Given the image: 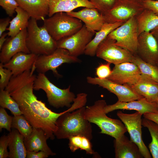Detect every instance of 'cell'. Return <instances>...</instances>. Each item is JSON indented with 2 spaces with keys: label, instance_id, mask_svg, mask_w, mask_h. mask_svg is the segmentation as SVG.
Here are the masks:
<instances>
[{
  "label": "cell",
  "instance_id": "35",
  "mask_svg": "<svg viewBox=\"0 0 158 158\" xmlns=\"http://www.w3.org/2000/svg\"><path fill=\"white\" fill-rule=\"evenodd\" d=\"M89 0L102 14L110 9L114 5L116 1V0Z\"/></svg>",
  "mask_w": 158,
  "mask_h": 158
},
{
  "label": "cell",
  "instance_id": "12",
  "mask_svg": "<svg viewBox=\"0 0 158 158\" xmlns=\"http://www.w3.org/2000/svg\"><path fill=\"white\" fill-rule=\"evenodd\" d=\"M95 32L90 31L85 25L77 32L57 41V48L67 50L72 56L78 57L84 54L85 48Z\"/></svg>",
  "mask_w": 158,
  "mask_h": 158
},
{
  "label": "cell",
  "instance_id": "16",
  "mask_svg": "<svg viewBox=\"0 0 158 158\" xmlns=\"http://www.w3.org/2000/svg\"><path fill=\"white\" fill-rule=\"evenodd\" d=\"M27 28L21 30L15 37L7 39L0 50V61L4 64L8 62L16 54L30 52L27 47L26 39Z\"/></svg>",
  "mask_w": 158,
  "mask_h": 158
},
{
  "label": "cell",
  "instance_id": "14",
  "mask_svg": "<svg viewBox=\"0 0 158 158\" xmlns=\"http://www.w3.org/2000/svg\"><path fill=\"white\" fill-rule=\"evenodd\" d=\"M136 55L144 61L158 66V43L150 32L139 35Z\"/></svg>",
  "mask_w": 158,
  "mask_h": 158
},
{
  "label": "cell",
  "instance_id": "23",
  "mask_svg": "<svg viewBox=\"0 0 158 158\" xmlns=\"http://www.w3.org/2000/svg\"><path fill=\"white\" fill-rule=\"evenodd\" d=\"M31 18L43 21L48 15L49 0H16Z\"/></svg>",
  "mask_w": 158,
  "mask_h": 158
},
{
  "label": "cell",
  "instance_id": "41",
  "mask_svg": "<svg viewBox=\"0 0 158 158\" xmlns=\"http://www.w3.org/2000/svg\"><path fill=\"white\" fill-rule=\"evenodd\" d=\"M49 156L47 153L42 151L35 152L27 151L26 158H46Z\"/></svg>",
  "mask_w": 158,
  "mask_h": 158
},
{
  "label": "cell",
  "instance_id": "31",
  "mask_svg": "<svg viewBox=\"0 0 158 158\" xmlns=\"http://www.w3.org/2000/svg\"><path fill=\"white\" fill-rule=\"evenodd\" d=\"M131 62L138 67L141 74L158 83V66L144 61L136 54H134Z\"/></svg>",
  "mask_w": 158,
  "mask_h": 158
},
{
  "label": "cell",
  "instance_id": "25",
  "mask_svg": "<svg viewBox=\"0 0 158 158\" xmlns=\"http://www.w3.org/2000/svg\"><path fill=\"white\" fill-rule=\"evenodd\" d=\"M124 23L122 22L113 23H105L100 30L95 32L94 37L86 46L84 52L85 54L90 56L96 55L97 49L100 44L111 32Z\"/></svg>",
  "mask_w": 158,
  "mask_h": 158
},
{
  "label": "cell",
  "instance_id": "36",
  "mask_svg": "<svg viewBox=\"0 0 158 158\" xmlns=\"http://www.w3.org/2000/svg\"><path fill=\"white\" fill-rule=\"evenodd\" d=\"M4 63H0V90H4L8 85L13 75L11 71L5 68L3 66Z\"/></svg>",
  "mask_w": 158,
  "mask_h": 158
},
{
  "label": "cell",
  "instance_id": "17",
  "mask_svg": "<svg viewBox=\"0 0 158 158\" xmlns=\"http://www.w3.org/2000/svg\"><path fill=\"white\" fill-rule=\"evenodd\" d=\"M134 110L143 115L146 113H157L158 110L155 102H151L143 97L140 99L127 102L118 100L115 103L107 105L104 107L106 114L118 110Z\"/></svg>",
  "mask_w": 158,
  "mask_h": 158
},
{
  "label": "cell",
  "instance_id": "30",
  "mask_svg": "<svg viewBox=\"0 0 158 158\" xmlns=\"http://www.w3.org/2000/svg\"><path fill=\"white\" fill-rule=\"evenodd\" d=\"M142 124L148 130L152 138V141L148 147L153 158H158V125L150 120L142 119Z\"/></svg>",
  "mask_w": 158,
  "mask_h": 158
},
{
  "label": "cell",
  "instance_id": "21",
  "mask_svg": "<svg viewBox=\"0 0 158 158\" xmlns=\"http://www.w3.org/2000/svg\"><path fill=\"white\" fill-rule=\"evenodd\" d=\"M126 85L150 102H155L158 97V83L142 74L135 83Z\"/></svg>",
  "mask_w": 158,
  "mask_h": 158
},
{
  "label": "cell",
  "instance_id": "2",
  "mask_svg": "<svg viewBox=\"0 0 158 158\" xmlns=\"http://www.w3.org/2000/svg\"><path fill=\"white\" fill-rule=\"evenodd\" d=\"M78 108L73 104L57 119V129L54 133L57 139H68L76 135L85 136L90 140L92 139L91 123L84 117L85 107Z\"/></svg>",
  "mask_w": 158,
  "mask_h": 158
},
{
  "label": "cell",
  "instance_id": "45",
  "mask_svg": "<svg viewBox=\"0 0 158 158\" xmlns=\"http://www.w3.org/2000/svg\"><path fill=\"white\" fill-rule=\"evenodd\" d=\"M156 40L158 43V25L150 32Z\"/></svg>",
  "mask_w": 158,
  "mask_h": 158
},
{
  "label": "cell",
  "instance_id": "1",
  "mask_svg": "<svg viewBox=\"0 0 158 158\" xmlns=\"http://www.w3.org/2000/svg\"><path fill=\"white\" fill-rule=\"evenodd\" d=\"M33 66L30 70L16 76L12 75L5 90L17 102L20 109L33 128L43 130L48 139L53 140L56 130V121L66 111L57 113L48 108L33 93L36 76Z\"/></svg>",
  "mask_w": 158,
  "mask_h": 158
},
{
  "label": "cell",
  "instance_id": "42",
  "mask_svg": "<svg viewBox=\"0 0 158 158\" xmlns=\"http://www.w3.org/2000/svg\"><path fill=\"white\" fill-rule=\"evenodd\" d=\"M10 18L8 17L1 18L0 20V37L6 30L7 27L9 25L11 21Z\"/></svg>",
  "mask_w": 158,
  "mask_h": 158
},
{
  "label": "cell",
  "instance_id": "43",
  "mask_svg": "<svg viewBox=\"0 0 158 158\" xmlns=\"http://www.w3.org/2000/svg\"><path fill=\"white\" fill-rule=\"evenodd\" d=\"M144 118L152 121L158 125V112L157 113H146L143 114Z\"/></svg>",
  "mask_w": 158,
  "mask_h": 158
},
{
  "label": "cell",
  "instance_id": "9",
  "mask_svg": "<svg viewBox=\"0 0 158 158\" xmlns=\"http://www.w3.org/2000/svg\"><path fill=\"white\" fill-rule=\"evenodd\" d=\"M145 9L142 3L137 0H116L113 7L102 14L105 22H125L135 17Z\"/></svg>",
  "mask_w": 158,
  "mask_h": 158
},
{
  "label": "cell",
  "instance_id": "15",
  "mask_svg": "<svg viewBox=\"0 0 158 158\" xmlns=\"http://www.w3.org/2000/svg\"><path fill=\"white\" fill-rule=\"evenodd\" d=\"M141 74L138 67L131 62L114 65L110 75L106 79L116 83L130 85L136 82Z\"/></svg>",
  "mask_w": 158,
  "mask_h": 158
},
{
  "label": "cell",
  "instance_id": "19",
  "mask_svg": "<svg viewBox=\"0 0 158 158\" xmlns=\"http://www.w3.org/2000/svg\"><path fill=\"white\" fill-rule=\"evenodd\" d=\"M38 56L32 53L18 52L14 55L8 62L4 64L3 66L11 70L13 75L16 76L30 70Z\"/></svg>",
  "mask_w": 158,
  "mask_h": 158
},
{
  "label": "cell",
  "instance_id": "7",
  "mask_svg": "<svg viewBox=\"0 0 158 158\" xmlns=\"http://www.w3.org/2000/svg\"><path fill=\"white\" fill-rule=\"evenodd\" d=\"M138 31L135 17H132L111 32L108 36L115 44L136 54Z\"/></svg>",
  "mask_w": 158,
  "mask_h": 158
},
{
  "label": "cell",
  "instance_id": "8",
  "mask_svg": "<svg viewBox=\"0 0 158 158\" xmlns=\"http://www.w3.org/2000/svg\"><path fill=\"white\" fill-rule=\"evenodd\" d=\"M81 61L77 57L71 55L67 50L58 48L51 54L38 55L34 65L38 73L45 74L51 70L55 76L59 78L61 75L56 70L59 66L64 63H80Z\"/></svg>",
  "mask_w": 158,
  "mask_h": 158
},
{
  "label": "cell",
  "instance_id": "6",
  "mask_svg": "<svg viewBox=\"0 0 158 158\" xmlns=\"http://www.w3.org/2000/svg\"><path fill=\"white\" fill-rule=\"evenodd\" d=\"M33 87L35 90L44 91L49 104L57 109L65 107L69 108L75 98V94L70 91V86L65 89L59 88L51 82L44 73H38Z\"/></svg>",
  "mask_w": 158,
  "mask_h": 158
},
{
  "label": "cell",
  "instance_id": "32",
  "mask_svg": "<svg viewBox=\"0 0 158 158\" xmlns=\"http://www.w3.org/2000/svg\"><path fill=\"white\" fill-rule=\"evenodd\" d=\"M0 106L9 110L14 116L23 114L18 104L5 90L0 91Z\"/></svg>",
  "mask_w": 158,
  "mask_h": 158
},
{
  "label": "cell",
  "instance_id": "29",
  "mask_svg": "<svg viewBox=\"0 0 158 158\" xmlns=\"http://www.w3.org/2000/svg\"><path fill=\"white\" fill-rule=\"evenodd\" d=\"M68 146L71 151L73 152L80 149L85 151L87 154L93 155L98 157L99 154L92 148L90 140L87 137L81 135H76L68 138Z\"/></svg>",
  "mask_w": 158,
  "mask_h": 158
},
{
  "label": "cell",
  "instance_id": "10",
  "mask_svg": "<svg viewBox=\"0 0 158 158\" xmlns=\"http://www.w3.org/2000/svg\"><path fill=\"white\" fill-rule=\"evenodd\" d=\"M115 42V40L107 36L98 47L96 56L114 65L131 62L134 54L116 45Z\"/></svg>",
  "mask_w": 158,
  "mask_h": 158
},
{
  "label": "cell",
  "instance_id": "38",
  "mask_svg": "<svg viewBox=\"0 0 158 158\" xmlns=\"http://www.w3.org/2000/svg\"><path fill=\"white\" fill-rule=\"evenodd\" d=\"M110 63L100 64L96 68V74L97 78L102 79L107 78L111 74Z\"/></svg>",
  "mask_w": 158,
  "mask_h": 158
},
{
  "label": "cell",
  "instance_id": "18",
  "mask_svg": "<svg viewBox=\"0 0 158 158\" xmlns=\"http://www.w3.org/2000/svg\"><path fill=\"white\" fill-rule=\"evenodd\" d=\"M67 13L83 22L88 30L95 33L99 30L105 23L102 15L95 8L85 7L78 11Z\"/></svg>",
  "mask_w": 158,
  "mask_h": 158
},
{
  "label": "cell",
  "instance_id": "40",
  "mask_svg": "<svg viewBox=\"0 0 158 158\" xmlns=\"http://www.w3.org/2000/svg\"><path fill=\"white\" fill-rule=\"evenodd\" d=\"M142 4L145 9L150 10L158 15V0H144Z\"/></svg>",
  "mask_w": 158,
  "mask_h": 158
},
{
  "label": "cell",
  "instance_id": "13",
  "mask_svg": "<svg viewBox=\"0 0 158 158\" xmlns=\"http://www.w3.org/2000/svg\"><path fill=\"white\" fill-rule=\"evenodd\" d=\"M86 79L88 83L98 85L114 94L117 97L118 101L121 102H127L143 97L126 84L122 85L107 79H102L90 76L87 77Z\"/></svg>",
  "mask_w": 158,
  "mask_h": 158
},
{
  "label": "cell",
  "instance_id": "44",
  "mask_svg": "<svg viewBox=\"0 0 158 158\" xmlns=\"http://www.w3.org/2000/svg\"><path fill=\"white\" fill-rule=\"evenodd\" d=\"M7 33L4 32L0 36V50L1 49L3 45L7 40L6 37L7 35Z\"/></svg>",
  "mask_w": 158,
  "mask_h": 158
},
{
  "label": "cell",
  "instance_id": "24",
  "mask_svg": "<svg viewBox=\"0 0 158 158\" xmlns=\"http://www.w3.org/2000/svg\"><path fill=\"white\" fill-rule=\"evenodd\" d=\"M49 17L58 12L68 13L79 7L96 8L89 0H49Z\"/></svg>",
  "mask_w": 158,
  "mask_h": 158
},
{
  "label": "cell",
  "instance_id": "27",
  "mask_svg": "<svg viewBox=\"0 0 158 158\" xmlns=\"http://www.w3.org/2000/svg\"><path fill=\"white\" fill-rule=\"evenodd\" d=\"M16 15L10 22L9 26L6 30L8 35L11 37H15L22 30L27 28L30 18L28 13L19 6L16 10Z\"/></svg>",
  "mask_w": 158,
  "mask_h": 158
},
{
  "label": "cell",
  "instance_id": "37",
  "mask_svg": "<svg viewBox=\"0 0 158 158\" xmlns=\"http://www.w3.org/2000/svg\"><path fill=\"white\" fill-rule=\"evenodd\" d=\"M0 6L10 17L13 16L19 5L16 0H0Z\"/></svg>",
  "mask_w": 158,
  "mask_h": 158
},
{
  "label": "cell",
  "instance_id": "22",
  "mask_svg": "<svg viewBox=\"0 0 158 158\" xmlns=\"http://www.w3.org/2000/svg\"><path fill=\"white\" fill-rule=\"evenodd\" d=\"M114 143L116 158H143L137 145L124 134L114 139Z\"/></svg>",
  "mask_w": 158,
  "mask_h": 158
},
{
  "label": "cell",
  "instance_id": "28",
  "mask_svg": "<svg viewBox=\"0 0 158 158\" xmlns=\"http://www.w3.org/2000/svg\"><path fill=\"white\" fill-rule=\"evenodd\" d=\"M138 35L144 32H150L158 25V15L152 11L145 9L136 17Z\"/></svg>",
  "mask_w": 158,
  "mask_h": 158
},
{
  "label": "cell",
  "instance_id": "11",
  "mask_svg": "<svg viewBox=\"0 0 158 158\" xmlns=\"http://www.w3.org/2000/svg\"><path fill=\"white\" fill-rule=\"evenodd\" d=\"M116 114L125 126L130 135V139L137 145L143 157L152 158L150 151L142 139L141 117L142 115L137 111L128 114L119 111Z\"/></svg>",
  "mask_w": 158,
  "mask_h": 158
},
{
  "label": "cell",
  "instance_id": "4",
  "mask_svg": "<svg viewBox=\"0 0 158 158\" xmlns=\"http://www.w3.org/2000/svg\"><path fill=\"white\" fill-rule=\"evenodd\" d=\"M37 21L32 18L29 20L26 39L27 47L30 53L37 55L51 54L57 48V42L44 25L38 26Z\"/></svg>",
  "mask_w": 158,
  "mask_h": 158
},
{
  "label": "cell",
  "instance_id": "46",
  "mask_svg": "<svg viewBox=\"0 0 158 158\" xmlns=\"http://www.w3.org/2000/svg\"><path fill=\"white\" fill-rule=\"evenodd\" d=\"M155 103L156 104V105H157V107L158 110V97L157 98V99L156 100L155 102Z\"/></svg>",
  "mask_w": 158,
  "mask_h": 158
},
{
  "label": "cell",
  "instance_id": "26",
  "mask_svg": "<svg viewBox=\"0 0 158 158\" xmlns=\"http://www.w3.org/2000/svg\"><path fill=\"white\" fill-rule=\"evenodd\" d=\"M8 147L10 158H25L27 150L24 143V137L18 130L13 129L8 134Z\"/></svg>",
  "mask_w": 158,
  "mask_h": 158
},
{
  "label": "cell",
  "instance_id": "33",
  "mask_svg": "<svg viewBox=\"0 0 158 158\" xmlns=\"http://www.w3.org/2000/svg\"><path fill=\"white\" fill-rule=\"evenodd\" d=\"M11 128L18 130L24 138L28 137L33 130V127L23 114L14 116Z\"/></svg>",
  "mask_w": 158,
  "mask_h": 158
},
{
  "label": "cell",
  "instance_id": "3",
  "mask_svg": "<svg viewBox=\"0 0 158 158\" xmlns=\"http://www.w3.org/2000/svg\"><path fill=\"white\" fill-rule=\"evenodd\" d=\"M104 100L96 101L91 106L85 107V118L90 123L96 124L100 129V133L105 134L117 139L127 132V128L120 120L108 117L104 111L107 105Z\"/></svg>",
  "mask_w": 158,
  "mask_h": 158
},
{
  "label": "cell",
  "instance_id": "5",
  "mask_svg": "<svg viewBox=\"0 0 158 158\" xmlns=\"http://www.w3.org/2000/svg\"><path fill=\"white\" fill-rule=\"evenodd\" d=\"M43 21V25L56 41L75 34L83 26L81 20L65 12L56 13Z\"/></svg>",
  "mask_w": 158,
  "mask_h": 158
},
{
  "label": "cell",
  "instance_id": "48",
  "mask_svg": "<svg viewBox=\"0 0 158 158\" xmlns=\"http://www.w3.org/2000/svg\"></svg>",
  "mask_w": 158,
  "mask_h": 158
},
{
  "label": "cell",
  "instance_id": "39",
  "mask_svg": "<svg viewBox=\"0 0 158 158\" xmlns=\"http://www.w3.org/2000/svg\"><path fill=\"white\" fill-rule=\"evenodd\" d=\"M9 142V136L4 135L0 138V158H6L9 157L7 150Z\"/></svg>",
  "mask_w": 158,
  "mask_h": 158
},
{
  "label": "cell",
  "instance_id": "47",
  "mask_svg": "<svg viewBox=\"0 0 158 158\" xmlns=\"http://www.w3.org/2000/svg\"><path fill=\"white\" fill-rule=\"evenodd\" d=\"M137 0L138 1H139V2H141L142 3V1L144 0Z\"/></svg>",
  "mask_w": 158,
  "mask_h": 158
},
{
  "label": "cell",
  "instance_id": "20",
  "mask_svg": "<svg viewBox=\"0 0 158 158\" xmlns=\"http://www.w3.org/2000/svg\"><path fill=\"white\" fill-rule=\"evenodd\" d=\"M48 139L43 130L33 128L31 133L24 138V143L27 151H42L49 156L55 155L56 154L52 151L47 144V140Z\"/></svg>",
  "mask_w": 158,
  "mask_h": 158
},
{
  "label": "cell",
  "instance_id": "34",
  "mask_svg": "<svg viewBox=\"0 0 158 158\" xmlns=\"http://www.w3.org/2000/svg\"><path fill=\"white\" fill-rule=\"evenodd\" d=\"M4 109L1 107L0 108V131L4 128L10 132L13 117L8 115Z\"/></svg>",
  "mask_w": 158,
  "mask_h": 158
}]
</instances>
